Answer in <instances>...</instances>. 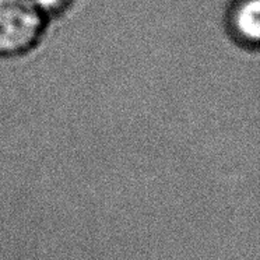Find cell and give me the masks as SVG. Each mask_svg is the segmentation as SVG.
<instances>
[{
	"label": "cell",
	"instance_id": "obj_1",
	"mask_svg": "<svg viewBox=\"0 0 260 260\" xmlns=\"http://www.w3.org/2000/svg\"><path fill=\"white\" fill-rule=\"evenodd\" d=\"M51 20L29 0H0V57H20L45 38Z\"/></svg>",
	"mask_w": 260,
	"mask_h": 260
},
{
	"label": "cell",
	"instance_id": "obj_2",
	"mask_svg": "<svg viewBox=\"0 0 260 260\" xmlns=\"http://www.w3.org/2000/svg\"><path fill=\"white\" fill-rule=\"evenodd\" d=\"M230 38L245 49H260V0H231L224 17Z\"/></svg>",
	"mask_w": 260,
	"mask_h": 260
}]
</instances>
